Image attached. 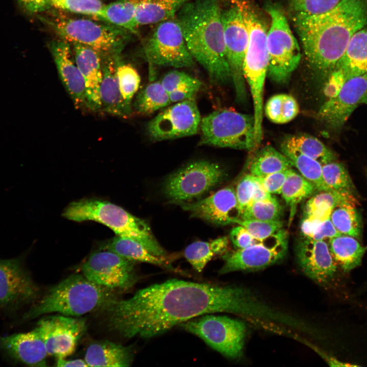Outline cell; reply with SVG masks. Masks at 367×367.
<instances>
[{"mask_svg": "<svg viewBox=\"0 0 367 367\" xmlns=\"http://www.w3.org/2000/svg\"><path fill=\"white\" fill-rule=\"evenodd\" d=\"M104 310L112 328L127 338L153 337L204 314L228 312L263 321L271 313L270 306L244 287L176 279L117 299Z\"/></svg>", "mask_w": 367, "mask_h": 367, "instance_id": "6da1fadb", "label": "cell"}, {"mask_svg": "<svg viewBox=\"0 0 367 367\" xmlns=\"http://www.w3.org/2000/svg\"><path fill=\"white\" fill-rule=\"evenodd\" d=\"M293 22L310 68L326 80L352 36L367 24V0H341L318 15L295 13Z\"/></svg>", "mask_w": 367, "mask_h": 367, "instance_id": "7a4b0ae2", "label": "cell"}, {"mask_svg": "<svg viewBox=\"0 0 367 367\" xmlns=\"http://www.w3.org/2000/svg\"><path fill=\"white\" fill-rule=\"evenodd\" d=\"M221 10L218 0H190L175 16L192 57L206 70L211 81L220 85L231 82Z\"/></svg>", "mask_w": 367, "mask_h": 367, "instance_id": "3957f363", "label": "cell"}, {"mask_svg": "<svg viewBox=\"0 0 367 367\" xmlns=\"http://www.w3.org/2000/svg\"><path fill=\"white\" fill-rule=\"evenodd\" d=\"M116 299L114 290L98 285L83 274H73L50 288L22 319L30 320L51 313L78 317L104 310Z\"/></svg>", "mask_w": 367, "mask_h": 367, "instance_id": "277c9868", "label": "cell"}, {"mask_svg": "<svg viewBox=\"0 0 367 367\" xmlns=\"http://www.w3.org/2000/svg\"><path fill=\"white\" fill-rule=\"evenodd\" d=\"M63 216L76 222L90 220L100 223L111 229L117 236L136 241L153 254L167 257L166 251L145 220L110 202L96 199L74 201L65 208Z\"/></svg>", "mask_w": 367, "mask_h": 367, "instance_id": "5b68a950", "label": "cell"}, {"mask_svg": "<svg viewBox=\"0 0 367 367\" xmlns=\"http://www.w3.org/2000/svg\"><path fill=\"white\" fill-rule=\"evenodd\" d=\"M40 17L61 39L86 45L96 50L101 58L120 57L129 38L127 30L111 24L88 19L60 15Z\"/></svg>", "mask_w": 367, "mask_h": 367, "instance_id": "8992f818", "label": "cell"}, {"mask_svg": "<svg viewBox=\"0 0 367 367\" xmlns=\"http://www.w3.org/2000/svg\"><path fill=\"white\" fill-rule=\"evenodd\" d=\"M266 10L271 18L267 34V76L277 84H284L300 62V47L282 10L276 5L268 4Z\"/></svg>", "mask_w": 367, "mask_h": 367, "instance_id": "52a82bcc", "label": "cell"}, {"mask_svg": "<svg viewBox=\"0 0 367 367\" xmlns=\"http://www.w3.org/2000/svg\"><path fill=\"white\" fill-rule=\"evenodd\" d=\"M200 145L251 150L255 148L253 115L233 110L215 111L201 120Z\"/></svg>", "mask_w": 367, "mask_h": 367, "instance_id": "ba28073f", "label": "cell"}, {"mask_svg": "<svg viewBox=\"0 0 367 367\" xmlns=\"http://www.w3.org/2000/svg\"><path fill=\"white\" fill-rule=\"evenodd\" d=\"M226 176L219 164L207 160L196 161L168 176L163 183V192L170 203L190 202L221 184Z\"/></svg>", "mask_w": 367, "mask_h": 367, "instance_id": "9c48e42d", "label": "cell"}, {"mask_svg": "<svg viewBox=\"0 0 367 367\" xmlns=\"http://www.w3.org/2000/svg\"><path fill=\"white\" fill-rule=\"evenodd\" d=\"M179 326L227 358L236 359L242 354L246 326L239 320L225 316L205 314Z\"/></svg>", "mask_w": 367, "mask_h": 367, "instance_id": "30bf717a", "label": "cell"}, {"mask_svg": "<svg viewBox=\"0 0 367 367\" xmlns=\"http://www.w3.org/2000/svg\"><path fill=\"white\" fill-rule=\"evenodd\" d=\"M144 53L150 75L154 65L179 68L195 65L175 17L158 23L145 44Z\"/></svg>", "mask_w": 367, "mask_h": 367, "instance_id": "8fae6325", "label": "cell"}, {"mask_svg": "<svg viewBox=\"0 0 367 367\" xmlns=\"http://www.w3.org/2000/svg\"><path fill=\"white\" fill-rule=\"evenodd\" d=\"M226 56L237 100L244 102L247 93L243 63L249 42V33L241 7L235 5L221 10Z\"/></svg>", "mask_w": 367, "mask_h": 367, "instance_id": "7c38bea8", "label": "cell"}, {"mask_svg": "<svg viewBox=\"0 0 367 367\" xmlns=\"http://www.w3.org/2000/svg\"><path fill=\"white\" fill-rule=\"evenodd\" d=\"M40 289L24 264V256L0 258V312H14L35 302Z\"/></svg>", "mask_w": 367, "mask_h": 367, "instance_id": "4fadbf2b", "label": "cell"}, {"mask_svg": "<svg viewBox=\"0 0 367 367\" xmlns=\"http://www.w3.org/2000/svg\"><path fill=\"white\" fill-rule=\"evenodd\" d=\"M92 253L81 267L83 275L92 282L112 290H128L138 280L135 261L103 249Z\"/></svg>", "mask_w": 367, "mask_h": 367, "instance_id": "5bb4252c", "label": "cell"}, {"mask_svg": "<svg viewBox=\"0 0 367 367\" xmlns=\"http://www.w3.org/2000/svg\"><path fill=\"white\" fill-rule=\"evenodd\" d=\"M201 116L194 98L179 101L160 112L146 125L149 137L163 141L196 134Z\"/></svg>", "mask_w": 367, "mask_h": 367, "instance_id": "9a60e30c", "label": "cell"}, {"mask_svg": "<svg viewBox=\"0 0 367 367\" xmlns=\"http://www.w3.org/2000/svg\"><path fill=\"white\" fill-rule=\"evenodd\" d=\"M287 250V235L282 230L263 243L225 252L222 256L224 263L219 273L265 268L282 259Z\"/></svg>", "mask_w": 367, "mask_h": 367, "instance_id": "2e32d148", "label": "cell"}, {"mask_svg": "<svg viewBox=\"0 0 367 367\" xmlns=\"http://www.w3.org/2000/svg\"><path fill=\"white\" fill-rule=\"evenodd\" d=\"M48 355L65 358L75 351L86 330L85 320L62 314L49 316L37 323Z\"/></svg>", "mask_w": 367, "mask_h": 367, "instance_id": "e0dca14e", "label": "cell"}, {"mask_svg": "<svg viewBox=\"0 0 367 367\" xmlns=\"http://www.w3.org/2000/svg\"><path fill=\"white\" fill-rule=\"evenodd\" d=\"M367 92V73L347 80L338 95L328 99L317 117L330 128L341 129Z\"/></svg>", "mask_w": 367, "mask_h": 367, "instance_id": "ac0fdd59", "label": "cell"}, {"mask_svg": "<svg viewBox=\"0 0 367 367\" xmlns=\"http://www.w3.org/2000/svg\"><path fill=\"white\" fill-rule=\"evenodd\" d=\"M180 205L191 216L215 225L235 223L240 219L241 212L233 187H225L202 199Z\"/></svg>", "mask_w": 367, "mask_h": 367, "instance_id": "d6986e66", "label": "cell"}, {"mask_svg": "<svg viewBox=\"0 0 367 367\" xmlns=\"http://www.w3.org/2000/svg\"><path fill=\"white\" fill-rule=\"evenodd\" d=\"M298 263L302 271L314 281L326 284L334 278L337 264L324 240H313L303 237L296 249Z\"/></svg>", "mask_w": 367, "mask_h": 367, "instance_id": "ffe728a7", "label": "cell"}, {"mask_svg": "<svg viewBox=\"0 0 367 367\" xmlns=\"http://www.w3.org/2000/svg\"><path fill=\"white\" fill-rule=\"evenodd\" d=\"M49 48L59 78L76 109H87L85 86L73 57L69 42L63 39L51 41Z\"/></svg>", "mask_w": 367, "mask_h": 367, "instance_id": "44dd1931", "label": "cell"}, {"mask_svg": "<svg viewBox=\"0 0 367 367\" xmlns=\"http://www.w3.org/2000/svg\"><path fill=\"white\" fill-rule=\"evenodd\" d=\"M0 350L16 362L31 366H47L48 354L37 327L27 332L0 336Z\"/></svg>", "mask_w": 367, "mask_h": 367, "instance_id": "7402d4cb", "label": "cell"}, {"mask_svg": "<svg viewBox=\"0 0 367 367\" xmlns=\"http://www.w3.org/2000/svg\"><path fill=\"white\" fill-rule=\"evenodd\" d=\"M72 44L75 62L84 81L87 109L94 112L101 110L100 88L102 78L101 56L90 47L76 43Z\"/></svg>", "mask_w": 367, "mask_h": 367, "instance_id": "603a6c76", "label": "cell"}, {"mask_svg": "<svg viewBox=\"0 0 367 367\" xmlns=\"http://www.w3.org/2000/svg\"><path fill=\"white\" fill-rule=\"evenodd\" d=\"M357 205L355 195L333 190L318 191L306 202L303 211L301 230L303 237L309 235L319 223L330 218L332 210L339 204Z\"/></svg>", "mask_w": 367, "mask_h": 367, "instance_id": "cb8c5ba5", "label": "cell"}, {"mask_svg": "<svg viewBox=\"0 0 367 367\" xmlns=\"http://www.w3.org/2000/svg\"><path fill=\"white\" fill-rule=\"evenodd\" d=\"M102 78L100 88L101 110L111 115L126 118L133 114V106L123 99L119 86L116 68L121 57L101 58Z\"/></svg>", "mask_w": 367, "mask_h": 367, "instance_id": "d4e9b609", "label": "cell"}, {"mask_svg": "<svg viewBox=\"0 0 367 367\" xmlns=\"http://www.w3.org/2000/svg\"><path fill=\"white\" fill-rule=\"evenodd\" d=\"M133 358L130 347L102 340L88 346L84 360L89 366L122 367L130 366Z\"/></svg>", "mask_w": 367, "mask_h": 367, "instance_id": "484cf974", "label": "cell"}, {"mask_svg": "<svg viewBox=\"0 0 367 367\" xmlns=\"http://www.w3.org/2000/svg\"><path fill=\"white\" fill-rule=\"evenodd\" d=\"M334 69L341 71L346 81L367 73V29L352 36Z\"/></svg>", "mask_w": 367, "mask_h": 367, "instance_id": "4316f807", "label": "cell"}, {"mask_svg": "<svg viewBox=\"0 0 367 367\" xmlns=\"http://www.w3.org/2000/svg\"><path fill=\"white\" fill-rule=\"evenodd\" d=\"M328 246L337 265L346 273L361 265L367 250L356 238L342 234L330 239Z\"/></svg>", "mask_w": 367, "mask_h": 367, "instance_id": "83f0119b", "label": "cell"}, {"mask_svg": "<svg viewBox=\"0 0 367 367\" xmlns=\"http://www.w3.org/2000/svg\"><path fill=\"white\" fill-rule=\"evenodd\" d=\"M103 248L135 262L149 263L172 271H177L170 264L167 257L153 254L143 245L129 238L117 236L108 241Z\"/></svg>", "mask_w": 367, "mask_h": 367, "instance_id": "f1b7e54d", "label": "cell"}, {"mask_svg": "<svg viewBox=\"0 0 367 367\" xmlns=\"http://www.w3.org/2000/svg\"><path fill=\"white\" fill-rule=\"evenodd\" d=\"M190 0H141L137 6L135 21L138 26L173 18Z\"/></svg>", "mask_w": 367, "mask_h": 367, "instance_id": "f546056e", "label": "cell"}, {"mask_svg": "<svg viewBox=\"0 0 367 367\" xmlns=\"http://www.w3.org/2000/svg\"><path fill=\"white\" fill-rule=\"evenodd\" d=\"M280 147L300 152L316 160L322 165L336 160L335 154L322 142L314 137L306 134L285 137Z\"/></svg>", "mask_w": 367, "mask_h": 367, "instance_id": "4dcf8cb0", "label": "cell"}, {"mask_svg": "<svg viewBox=\"0 0 367 367\" xmlns=\"http://www.w3.org/2000/svg\"><path fill=\"white\" fill-rule=\"evenodd\" d=\"M140 1L117 0L104 5L95 19L135 33L138 28L135 21L136 9Z\"/></svg>", "mask_w": 367, "mask_h": 367, "instance_id": "1f68e13d", "label": "cell"}, {"mask_svg": "<svg viewBox=\"0 0 367 367\" xmlns=\"http://www.w3.org/2000/svg\"><path fill=\"white\" fill-rule=\"evenodd\" d=\"M228 243L227 237H219L208 242H195L186 247L184 255L193 268L201 272L214 256L223 255L226 252Z\"/></svg>", "mask_w": 367, "mask_h": 367, "instance_id": "d6a6232c", "label": "cell"}, {"mask_svg": "<svg viewBox=\"0 0 367 367\" xmlns=\"http://www.w3.org/2000/svg\"><path fill=\"white\" fill-rule=\"evenodd\" d=\"M292 167V162L284 154L270 145H266L255 155L249 171L252 175L261 177Z\"/></svg>", "mask_w": 367, "mask_h": 367, "instance_id": "836d02e7", "label": "cell"}, {"mask_svg": "<svg viewBox=\"0 0 367 367\" xmlns=\"http://www.w3.org/2000/svg\"><path fill=\"white\" fill-rule=\"evenodd\" d=\"M317 191L314 186L301 174L293 169L287 177L280 194L290 208V220L292 221L296 213L297 205L303 200Z\"/></svg>", "mask_w": 367, "mask_h": 367, "instance_id": "e575fe53", "label": "cell"}, {"mask_svg": "<svg viewBox=\"0 0 367 367\" xmlns=\"http://www.w3.org/2000/svg\"><path fill=\"white\" fill-rule=\"evenodd\" d=\"M171 103L168 92L160 81L150 83L142 89L137 95L133 107L137 113L149 115Z\"/></svg>", "mask_w": 367, "mask_h": 367, "instance_id": "d590c367", "label": "cell"}, {"mask_svg": "<svg viewBox=\"0 0 367 367\" xmlns=\"http://www.w3.org/2000/svg\"><path fill=\"white\" fill-rule=\"evenodd\" d=\"M356 204L343 203L332 210L330 219L337 230L345 234L359 239L362 231V223Z\"/></svg>", "mask_w": 367, "mask_h": 367, "instance_id": "8d00e7d4", "label": "cell"}, {"mask_svg": "<svg viewBox=\"0 0 367 367\" xmlns=\"http://www.w3.org/2000/svg\"><path fill=\"white\" fill-rule=\"evenodd\" d=\"M264 110L266 116L270 121L284 124L291 121L298 115L299 106L292 95L278 94L268 100Z\"/></svg>", "mask_w": 367, "mask_h": 367, "instance_id": "74e56055", "label": "cell"}, {"mask_svg": "<svg viewBox=\"0 0 367 367\" xmlns=\"http://www.w3.org/2000/svg\"><path fill=\"white\" fill-rule=\"evenodd\" d=\"M281 152L292 162L301 174L310 181L317 192L329 190L322 176V165L318 161L298 151L280 147Z\"/></svg>", "mask_w": 367, "mask_h": 367, "instance_id": "f35d334b", "label": "cell"}, {"mask_svg": "<svg viewBox=\"0 0 367 367\" xmlns=\"http://www.w3.org/2000/svg\"><path fill=\"white\" fill-rule=\"evenodd\" d=\"M322 176L329 190L355 195V186L343 164L335 161L322 165Z\"/></svg>", "mask_w": 367, "mask_h": 367, "instance_id": "ab89813d", "label": "cell"}, {"mask_svg": "<svg viewBox=\"0 0 367 367\" xmlns=\"http://www.w3.org/2000/svg\"><path fill=\"white\" fill-rule=\"evenodd\" d=\"M282 207L277 199L259 200L250 203L242 212L240 219L244 220H281Z\"/></svg>", "mask_w": 367, "mask_h": 367, "instance_id": "60d3db41", "label": "cell"}, {"mask_svg": "<svg viewBox=\"0 0 367 367\" xmlns=\"http://www.w3.org/2000/svg\"><path fill=\"white\" fill-rule=\"evenodd\" d=\"M116 74L124 100L132 106V100L141 83V77L138 72L133 66L122 63L121 60L117 66Z\"/></svg>", "mask_w": 367, "mask_h": 367, "instance_id": "b9f144b4", "label": "cell"}, {"mask_svg": "<svg viewBox=\"0 0 367 367\" xmlns=\"http://www.w3.org/2000/svg\"><path fill=\"white\" fill-rule=\"evenodd\" d=\"M52 7L95 18L104 4L100 0H51Z\"/></svg>", "mask_w": 367, "mask_h": 367, "instance_id": "7bdbcfd3", "label": "cell"}, {"mask_svg": "<svg viewBox=\"0 0 367 367\" xmlns=\"http://www.w3.org/2000/svg\"><path fill=\"white\" fill-rule=\"evenodd\" d=\"M235 223L243 226L253 237L261 240L272 237L283 230V222L281 220L268 221L239 219Z\"/></svg>", "mask_w": 367, "mask_h": 367, "instance_id": "ee69618b", "label": "cell"}, {"mask_svg": "<svg viewBox=\"0 0 367 367\" xmlns=\"http://www.w3.org/2000/svg\"><path fill=\"white\" fill-rule=\"evenodd\" d=\"M341 0H294L295 13L307 15H318L333 9Z\"/></svg>", "mask_w": 367, "mask_h": 367, "instance_id": "f6af8a7d", "label": "cell"}, {"mask_svg": "<svg viewBox=\"0 0 367 367\" xmlns=\"http://www.w3.org/2000/svg\"><path fill=\"white\" fill-rule=\"evenodd\" d=\"M255 184V176L250 173L244 175L238 182L235 192L241 215L251 201Z\"/></svg>", "mask_w": 367, "mask_h": 367, "instance_id": "bcb514c9", "label": "cell"}, {"mask_svg": "<svg viewBox=\"0 0 367 367\" xmlns=\"http://www.w3.org/2000/svg\"><path fill=\"white\" fill-rule=\"evenodd\" d=\"M164 89L169 93L181 86L200 82L189 74L179 70L167 73L161 81Z\"/></svg>", "mask_w": 367, "mask_h": 367, "instance_id": "7dc6e473", "label": "cell"}, {"mask_svg": "<svg viewBox=\"0 0 367 367\" xmlns=\"http://www.w3.org/2000/svg\"><path fill=\"white\" fill-rule=\"evenodd\" d=\"M292 170V168L257 178L265 189L269 193L280 194L282 186Z\"/></svg>", "mask_w": 367, "mask_h": 367, "instance_id": "c3c4849f", "label": "cell"}, {"mask_svg": "<svg viewBox=\"0 0 367 367\" xmlns=\"http://www.w3.org/2000/svg\"><path fill=\"white\" fill-rule=\"evenodd\" d=\"M230 238L233 246L237 249H242L254 244L261 243L268 239L264 240L257 239L253 237L244 227L240 225L231 229Z\"/></svg>", "mask_w": 367, "mask_h": 367, "instance_id": "681fc988", "label": "cell"}, {"mask_svg": "<svg viewBox=\"0 0 367 367\" xmlns=\"http://www.w3.org/2000/svg\"><path fill=\"white\" fill-rule=\"evenodd\" d=\"M346 82L343 72L334 69L326 81L324 87V93L328 99L336 96Z\"/></svg>", "mask_w": 367, "mask_h": 367, "instance_id": "f907efd6", "label": "cell"}, {"mask_svg": "<svg viewBox=\"0 0 367 367\" xmlns=\"http://www.w3.org/2000/svg\"><path fill=\"white\" fill-rule=\"evenodd\" d=\"M340 234L329 218L318 224L306 238L317 241H325Z\"/></svg>", "mask_w": 367, "mask_h": 367, "instance_id": "816d5d0a", "label": "cell"}, {"mask_svg": "<svg viewBox=\"0 0 367 367\" xmlns=\"http://www.w3.org/2000/svg\"><path fill=\"white\" fill-rule=\"evenodd\" d=\"M202 86L201 82L181 86L168 93L171 102H178L195 98Z\"/></svg>", "mask_w": 367, "mask_h": 367, "instance_id": "f5cc1de1", "label": "cell"}, {"mask_svg": "<svg viewBox=\"0 0 367 367\" xmlns=\"http://www.w3.org/2000/svg\"><path fill=\"white\" fill-rule=\"evenodd\" d=\"M17 1L25 12L32 14L45 12L53 7L51 0H17Z\"/></svg>", "mask_w": 367, "mask_h": 367, "instance_id": "db71d44e", "label": "cell"}, {"mask_svg": "<svg viewBox=\"0 0 367 367\" xmlns=\"http://www.w3.org/2000/svg\"><path fill=\"white\" fill-rule=\"evenodd\" d=\"M274 196L267 192L263 187L257 177L255 176V184L254 191L250 203L256 201L268 200L272 199Z\"/></svg>", "mask_w": 367, "mask_h": 367, "instance_id": "11a10c76", "label": "cell"}, {"mask_svg": "<svg viewBox=\"0 0 367 367\" xmlns=\"http://www.w3.org/2000/svg\"><path fill=\"white\" fill-rule=\"evenodd\" d=\"M57 366H89L85 360L77 359L66 360L65 358H57Z\"/></svg>", "mask_w": 367, "mask_h": 367, "instance_id": "9f6ffc18", "label": "cell"}, {"mask_svg": "<svg viewBox=\"0 0 367 367\" xmlns=\"http://www.w3.org/2000/svg\"><path fill=\"white\" fill-rule=\"evenodd\" d=\"M360 103L367 104V92L363 95L360 100Z\"/></svg>", "mask_w": 367, "mask_h": 367, "instance_id": "6f0895ef", "label": "cell"}, {"mask_svg": "<svg viewBox=\"0 0 367 367\" xmlns=\"http://www.w3.org/2000/svg\"><path fill=\"white\" fill-rule=\"evenodd\" d=\"M363 289L367 290V282L364 283Z\"/></svg>", "mask_w": 367, "mask_h": 367, "instance_id": "680465c9", "label": "cell"}, {"mask_svg": "<svg viewBox=\"0 0 367 367\" xmlns=\"http://www.w3.org/2000/svg\"><path fill=\"white\" fill-rule=\"evenodd\" d=\"M293 1H294V0H293Z\"/></svg>", "mask_w": 367, "mask_h": 367, "instance_id": "91938a15", "label": "cell"}]
</instances>
